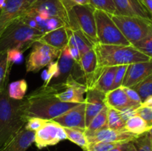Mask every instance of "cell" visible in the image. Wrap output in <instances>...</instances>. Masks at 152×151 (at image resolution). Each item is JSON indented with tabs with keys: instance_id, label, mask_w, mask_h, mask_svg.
Instances as JSON below:
<instances>
[{
	"instance_id": "cell-39",
	"label": "cell",
	"mask_w": 152,
	"mask_h": 151,
	"mask_svg": "<svg viewBox=\"0 0 152 151\" xmlns=\"http://www.w3.org/2000/svg\"><path fill=\"white\" fill-rule=\"evenodd\" d=\"M46 121H47L46 119L37 118V117L28 118L25 124V128L31 131L36 132L46 122Z\"/></svg>"
},
{
	"instance_id": "cell-21",
	"label": "cell",
	"mask_w": 152,
	"mask_h": 151,
	"mask_svg": "<svg viewBox=\"0 0 152 151\" xmlns=\"http://www.w3.org/2000/svg\"><path fill=\"white\" fill-rule=\"evenodd\" d=\"M37 41L62 50V49L67 47L68 44V34L67 32V28L62 27L58 29L45 33Z\"/></svg>"
},
{
	"instance_id": "cell-12",
	"label": "cell",
	"mask_w": 152,
	"mask_h": 151,
	"mask_svg": "<svg viewBox=\"0 0 152 151\" xmlns=\"http://www.w3.org/2000/svg\"><path fill=\"white\" fill-rule=\"evenodd\" d=\"M63 89L56 94V97L62 102L80 104L85 102L84 94L88 90L86 84H82L77 81L72 74H69L65 82L62 83Z\"/></svg>"
},
{
	"instance_id": "cell-3",
	"label": "cell",
	"mask_w": 152,
	"mask_h": 151,
	"mask_svg": "<svg viewBox=\"0 0 152 151\" xmlns=\"http://www.w3.org/2000/svg\"><path fill=\"white\" fill-rule=\"evenodd\" d=\"M97 57L98 68L129 65L151 60L132 44L129 46L97 44L94 45Z\"/></svg>"
},
{
	"instance_id": "cell-25",
	"label": "cell",
	"mask_w": 152,
	"mask_h": 151,
	"mask_svg": "<svg viewBox=\"0 0 152 151\" xmlns=\"http://www.w3.org/2000/svg\"><path fill=\"white\" fill-rule=\"evenodd\" d=\"M105 126H108V107L106 106L91 120L86 127L85 130L86 136H90Z\"/></svg>"
},
{
	"instance_id": "cell-18",
	"label": "cell",
	"mask_w": 152,
	"mask_h": 151,
	"mask_svg": "<svg viewBox=\"0 0 152 151\" xmlns=\"http://www.w3.org/2000/svg\"><path fill=\"white\" fill-rule=\"evenodd\" d=\"M117 69V66L98 68L91 81L86 86L88 88H96L105 93H108L111 90Z\"/></svg>"
},
{
	"instance_id": "cell-48",
	"label": "cell",
	"mask_w": 152,
	"mask_h": 151,
	"mask_svg": "<svg viewBox=\"0 0 152 151\" xmlns=\"http://www.w3.org/2000/svg\"><path fill=\"white\" fill-rule=\"evenodd\" d=\"M5 1L6 0H0V10H1V9L2 8V7L4 6Z\"/></svg>"
},
{
	"instance_id": "cell-32",
	"label": "cell",
	"mask_w": 152,
	"mask_h": 151,
	"mask_svg": "<svg viewBox=\"0 0 152 151\" xmlns=\"http://www.w3.org/2000/svg\"><path fill=\"white\" fill-rule=\"evenodd\" d=\"M90 5L96 10H102L111 15H117L113 0H89Z\"/></svg>"
},
{
	"instance_id": "cell-49",
	"label": "cell",
	"mask_w": 152,
	"mask_h": 151,
	"mask_svg": "<svg viewBox=\"0 0 152 151\" xmlns=\"http://www.w3.org/2000/svg\"><path fill=\"white\" fill-rule=\"evenodd\" d=\"M148 133H149L150 135H151V138H152V127L151 129H150L149 130H148Z\"/></svg>"
},
{
	"instance_id": "cell-14",
	"label": "cell",
	"mask_w": 152,
	"mask_h": 151,
	"mask_svg": "<svg viewBox=\"0 0 152 151\" xmlns=\"http://www.w3.org/2000/svg\"><path fill=\"white\" fill-rule=\"evenodd\" d=\"M51 120L63 127L86 130V103L77 104L74 107Z\"/></svg>"
},
{
	"instance_id": "cell-15",
	"label": "cell",
	"mask_w": 152,
	"mask_h": 151,
	"mask_svg": "<svg viewBox=\"0 0 152 151\" xmlns=\"http://www.w3.org/2000/svg\"><path fill=\"white\" fill-rule=\"evenodd\" d=\"M152 74V60L128 66L122 87L132 88Z\"/></svg>"
},
{
	"instance_id": "cell-7",
	"label": "cell",
	"mask_w": 152,
	"mask_h": 151,
	"mask_svg": "<svg viewBox=\"0 0 152 151\" xmlns=\"http://www.w3.org/2000/svg\"><path fill=\"white\" fill-rule=\"evenodd\" d=\"M94 17L96 22V36L99 44L131 45L129 41L125 38L112 20L111 14L95 9Z\"/></svg>"
},
{
	"instance_id": "cell-16",
	"label": "cell",
	"mask_w": 152,
	"mask_h": 151,
	"mask_svg": "<svg viewBox=\"0 0 152 151\" xmlns=\"http://www.w3.org/2000/svg\"><path fill=\"white\" fill-rule=\"evenodd\" d=\"M86 127L91 120L105 107V93L96 88H88L86 91Z\"/></svg>"
},
{
	"instance_id": "cell-35",
	"label": "cell",
	"mask_w": 152,
	"mask_h": 151,
	"mask_svg": "<svg viewBox=\"0 0 152 151\" xmlns=\"http://www.w3.org/2000/svg\"><path fill=\"white\" fill-rule=\"evenodd\" d=\"M126 143L121 142H96L88 143L86 151H109Z\"/></svg>"
},
{
	"instance_id": "cell-38",
	"label": "cell",
	"mask_w": 152,
	"mask_h": 151,
	"mask_svg": "<svg viewBox=\"0 0 152 151\" xmlns=\"http://www.w3.org/2000/svg\"><path fill=\"white\" fill-rule=\"evenodd\" d=\"M128 66L129 65H120V66H117V71H116L115 76H114V82H113L111 90L117 89L118 87H121L122 84H123V80H124L125 76H126Z\"/></svg>"
},
{
	"instance_id": "cell-42",
	"label": "cell",
	"mask_w": 152,
	"mask_h": 151,
	"mask_svg": "<svg viewBox=\"0 0 152 151\" xmlns=\"http://www.w3.org/2000/svg\"><path fill=\"white\" fill-rule=\"evenodd\" d=\"M68 49H69L70 55H71V58H72L73 60L74 61V62H75V63L79 66L80 63V58H81V55H80L78 48H77V47L73 44V43L70 42V41H68Z\"/></svg>"
},
{
	"instance_id": "cell-8",
	"label": "cell",
	"mask_w": 152,
	"mask_h": 151,
	"mask_svg": "<svg viewBox=\"0 0 152 151\" xmlns=\"http://www.w3.org/2000/svg\"><path fill=\"white\" fill-rule=\"evenodd\" d=\"M62 50L36 41L32 45V50L26 61V70L28 73H37L48 66L56 59H59Z\"/></svg>"
},
{
	"instance_id": "cell-33",
	"label": "cell",
	"mask_w": 152,
	"mask_h": 151,
	"mask_svg": "<svg viewBox=\"0 0 152 151\" xmlns=\"http://www.w3.org/2000/svg\"><path fill=\"white\" fill-rule=\"evenodd\" d=\"M137 151H152V138L148 132L132 142Z\"/></svg>"
},
{
	"instance_id": "cell-47",
	"label": "cell",
	"mask_w": 152,
	"mask_h": 151,
	"mask_svg": "<svg viewBox=\"0 0 152 151\" xmlns=\"http://www.w3.org/2000/svg\"><path fill=\"white\" fill-rule=\"evenodd\" d=\"M126 151H137L136 149H135L133 143H132V142H129V146H128V148L127 150H126Z\"/></svg>"
},
{
	"instance_id": "cell-43",
	"label": "cell",
	"mask_w": 152,
	"mask_h": 151,
	"mask_svg": "<svg viewBox=\"0 0 152 151\" xmlns=\"http://www.w3.org/2000/svg\"><path fill=\"white\" fill-rule=\"evenodd\" d=\"M124 89L125 92H126V95L128 96V97L132 101V102H135V103H137L141 105L142 102V99H141L140 96L138 94L136 90H134L133 88H130V87H123Z\"/></svg>"
},
{
	"instance_id": "cell-34",
	"label": "cell",
	"mask_w": 152,
	"mask_h": 151,
	"mask_svg": "<svg viewBox=\"0 0 152 151\" xmlns=\"http://www.w3.org/2000/svg\"><path fill=\"white\" fill-rule=\"evenodd\" d=\"M152 60V33L132 44Z\"/></svg>"
},
{
	"instance_id": "cell-17",
	"label": "cell",
	"mask_w": 152,
	"mask_h": 151,
	"mask_svg": "<svg viewBox=\"0 0 152 151\" xmlns=\"http://www.w3.org/2000/svg\"><path fill=\"white\" fill-rule=\"evenodd\" d=\"M117 15L152 19L141 0H113Z\"/></svg>"
},
{
	"instance_id": "cell-2",
	"label": "cell",
	"mask_w": 152,
	"mask_h": 151,
	"mask_svg": "<svg viewBox=\"0 0 152 151\" xmlns=\"http://www.w3.org/2000/svg\"><path fill=\"white\" fill-rule=\"evenodd\" d=\"M7 84L0 91V150L25 127L27 120L21 111V101L9 97Z\"/></svg>"
},
{
	"instance_id": "cell-4",
	"label": "cell",
	"mask_w": 152,
	"mask_h": 151,
	"mask_svg": "<svg viewBox=\"0 0 152 151\" xmlns=\"http://www.w3.org/2000/svg\"><path fill=\"white\" fill-rule=\"evenodd\" d=\"M43 33L28 26L19 19L9 25L0 36V52L16 49L22 53L39 39Z\"/></svg>"
},
{
	"instance_id": "cell-29",
	"label": "cell",
	"mask_w": 152,
	"mask_h": 151,
	"mask_svg": "<svg viewBox=\"0 0 152 151\" xmlns=\"http://www.w3.org/2000/svg\"><path fill=\"white\" fill-rule=\"evenodd\" d=\"M12 65L8 62L7 52H0V91L4 86L8 84Z\"/></svg>"
},
{
	"instance_id": "cell-30",
	"label": "cell",
	"mask_w": 152,
	"mask_h": 151,
	"mask_svg": "<svg viewBox=\"0 0 152 151\" xmlns=\"http://www.w3.org/2000/svg\"><path fill=\"white\" fill-rule=\"evenodd\" d=\"M58 63L59 69V76L68 73L71 70L74 64H76L70 55L68 45L61 51V55L58 59Z\"/></svg>"
},
{
	"instance_id": "cell-28",
	"label": "cell",
	"mask_w": 152,
	"mask_h": 151,
	"mask_svg": "<svg viewBox=\"0 0 152 151\" xmlns=\"http://www.w3.org/2000/svg\"><path fill=\"white\" fill-rule=\"evenodd\" d=\"M126 119L120 110L108 107V127L113 130H126Z\"/></svg>"
},
{
	"instance_id": "cell-22",
	"label": "cell",
	"mask_w": 152,
	"mask_h": 151,
	"mask_svg": "<svg viewBox=\"0 0 152 151\" xmlns=\"http://www.w3.org/2000/svg\"><path fill=\"white\" fill-rule=\"evenodd\" d=\"M79 67L84 73L86 80V85H87L91 81L98 69L97 57L94 47L81 56Z\"/></svg>"
},
{
	"instance_id": "cell-1",
	"label": "cell",
	"mask_w": 152,
	"mask_h": 151,
	"mask_svg": "<svg viewBox=\"0 0 152 151\" xmlns=\"http://www.w3.org/2000/svg\"><path fill=\"white\" fill-rule=\"evenodd\" d=\"M63 89L62 84L42 85L21 101V111L26 118L31 117L51 120L77 105L62 102L56 97Z\"/></svg>"
},
{
	"instance_id": "cell-5",
	"label": "cell",
	"mask_w": 152,
	"mask_h": 151,
	"mask_svg": "<svg viewBox=\"0 0 152 151\" xmlns=\"http://www.w3.org/2000/svg\"><path fill=\"white\" fill-rule=\"evenodd\" d=\"M94 10L95 9L90 4L78 5L68 11V14L70 29L79 30L91 42L96 44L98 41Z\"/></svg>"
},
{
	"instance_id": "cell-24",
	"label": "cell",
	"mask_w": 152,
	"mask_h": 151,
	"mask_svg": "<svg viewBox=\"0 0 152 151\" xmlns=\"http://www.w3.org/2000/svg\"><path fill=\"white\" fill-rule=\"evenodd\" d=\"M126 130L135 136H140L148 132L150 128L141 117L134 115L126 120Z\"/></svg>"
},
{
	"instance_id": "cell-10",
	"label": "cell",
	"mask_w": 152,
	"mask_h": 151,
	"mask_svg": "<svg viewBox=\"0 0 152 151\" xmlns=\"http://www.w3.org/2000/svg\"><path fill=\"white\" fill-rule=\"evenodd\" d=\"M65 139H67V135L64 127L53 120H47L35 132L34 136V142L39 149L53 146Z\"/></svg>"
},
{
	"instance_id": "cell-27",
	"label": "cell",
	"mask_w": 152,
	"mask_h": 151,
	"mask_svg": "<svg viewBox=\"0 0 152 151\" xmlns=\"http://www.w3.org/2000/svg\"><path fill=\"white\" fill-rule=\"evenodd\" d=\"M27 90H28V83L25 79L13 81L7 86L9 97L14 100H22L25 97Z\"/></svg>"
},
{
	"instance_id": "cell-20",
	"label": "cell",
	"mask_w": 152,
	"mask_h": 151,
	"mask_svg": "<svg viewBox=\"0 0 152 151\" xmlns=\"http://www.w3.org/2000/svg\"><path fill=\"white\" fill-rule=\"evenodd\" d=\"M34 136L35 132L24 127L0 151H26L34 142Z\"/></svg>"
},
{
	"instance_id": "cell-11",
	"label": "cell",
	"mask_w": 152,
	"mask_h": 151,
	"mask_svg": "<svg viewBox=\"0 0 152 151\" xmlns=\"http://www.w3.org/2000/svg\"><path fill=\"white\" fill-rule=\"evenodd\" d=\"M36 0H6L0 10V36L4 30L27 11Z\"/></svg>"
},
{
	"instance_id": "cell-40",
	"label": "cell",
	"mask_w": 152,
	"mask_h": 151,
	"mask_svg": "<svg viewBox=\"0 0 152 151\" xmlns=\"http://www.w3.org/2000/svg\"><path fill=\"white\" fill-rule=\"evenodd\" d=\"M59 1L66 9L67 11H69L75 6L90 4L89 0H59Z\"/></svg>"
},
{
	"instance_id": "cell-9",
	"label": "cell",
	"mask_w": 152,
	"mask_h": 151,
	"mask_svg": "<svg viewBox=\"0 0 152 151\" xmlns=\"http://www.w3.org/2000/svg\"><path fill=\"white\" fill-rule=\"evenodd\" d=\"M25 13L34 15L44 20L57 18L64 21L69 28L68 11L59 0H36Z\"/></svg>"
},
{
	"instance_id": "cell-13",
	"label": "cell",
	"mask_w": 152,
	"mask_h": 151,
	"mask_svg": "<svg viewBox=\"0 0 152 151\" xmlns=\"http://www.w3.org/2000/svg\"><path fill=\"white\" fill-rule=\"evenodd\" d=\"M88 143L96 142H121L129 143L133 142L139 136L129 133L126 130H117L109 128L108 126L102 127L93 134L86 136Z\"/></svg>"
},
{
	"instance_id": "cell-6",
	"label": "cell",
	"mask_w": 152,
	"mask_h": 151,
	"mask_svg": "<svg viewBox=\"0 0 152 151\" xmlns=\"http://www.w3.org/2000/svg\"><path fill=\"white\" fill-rule=\"evenodd\" d=\"M111 17L131 44L152 33V19L120 15H111Z\"/></svg>"
},
{
	"instance_id": "cell-19",
	"label": "cell",
	"mask_w": 152,
	"mask_h": 151,
	"mask_svg": "<svg viewBox=\"0 0 152 151\" xmlns=\"http://www.w3.org/2000/svg\"><path fill=\"white\" fill-rule=\"evenodd\" d=\"M105 104L107 107L114 108L120 111L127 109H136L140 105L132 102L128 97L122 86L105 93Z\"/></svg>"
},
{
	"instance_id": "cell-46",
	"label": "cell",
	"mask_w": 152,
	"mask_h": 151,
	"mask_svg": "<svg viewBox=\"0 0 152 151\" xmlns=\"http://www.w3.org/2000/svg\"><path fill=\"white\" fill-rule=\"evenodd\" d=\"M142 105H145V106L152 107V96H149V97L147 98L145 101H143L142 103Z\"/></svg>"
},
{
	"instance_id": "cell-23",
	"label": "cell",
	"mask_w": 152,
	"mask_h": 151,
	"mask_svg": "<svg viewBox=\"0 0 152 151\" xmlns=\"http://www.w3.org/2000/svg\"><path fill=\"white\" fill-rule=\"evenodd\" d=\"M67 32L68 34V41L73 43L78 48L81 56L94 47V44L79 30H73L67 28Z\"/></svg>"
},
{
	"instance_id": "cell-36",
	"label": "cell",
	"mask_w": 152,
	"mask_h": 151,
	"mask_svg": "<svg viewBox=\"0 0 152 151\" xmlns=\"http://www.w3.org/2000/svg\"><path fill=\"white\" fill-rule=\"evenodd\" d=\"M134 115L141 117L148 124L150 129L152 127V107L145 106L141 104L134 110Z\"/></svg>"
},
{
	"instance_id": "cell-31",
	"label": "cell",
	"mask_w": 152,
	"mask_h": 151,
	"mask_svg": "<svg viewBox=\"0 0 152 151\" xmlns=\"http://www.w3.org/2000/svg\"><path fill=\"white\" fill-rule=\"evenodd\" d=\"M132 88L137 92L142 102L152 96V74Z\"/></svg>"
},
{
	"instance_id": "cell-37",
	"label": "cell",
	"mask_w": 152,
	"mask_h": 151,
	"mask_svg": "<svg viewBox=\"0 0 152 151\" xmlns=\"http://www.w3.org/2000/svg\"><path fill=\"white\" fill-rule=\"evenodd\" d=\"M48 68L47 71H45L44 73L45 76H43L45 78V83L43 85H48L50 83V80L54 77H59V63H58V60L56 62H52L51 63L49 64Z\"/></svg>"
},
{
	"instance_id": "cell-41",
	"label": "cell",
	"mask_w": 152,
	"mask_h": 151,
	"mask_svg": "<svg viewBox=\"0 0 152 151\" xmlns=\"http://www.w3.org/2000/svg\"><path fill=\"white\" fill-rule=\"evenodd\" d=\"M7 58H8V62L11 65H13L22 60V53L20 50H16V49H12L7 51Z\"/></svg>"
},
{
	"instance_id": "cell-26",
	"label": "cell",
	"mask_w": 152,
	"mask_h": 151,
	"mask_svg": "<svg viewBox=\"0 0 152 151\" xmlns=\"http://www.w3.org/2000/svg\"><path fill=\"white\" fill-rule=\"evenodd\" d=\"M64 130L66 133L67 139L78 145L84 151H86L88 145V142L85 133V130L80 128H68V127H64Z\"/></svg>"
},
{
	"instance_id": "cell-44",
	"label": "cell",
	"mask_w": 152,
	"mask_h": 151,
	"mask_svg": "<svg viewBox=\"0 0 152 151\" xmlns=\"http://www.w3.org/2000/svg\"><path fill=\"white\" fill-rule=\"evenodd\" d=\"M152 18V0H141Z\"/></svg>"
},
{
	"instance_id": "cell-45",
	"label": "cell",
	"mask_w": 152,
	"mask_h": 151,
	"mask_svg": "<svg viewBox=\"0 0 152 151\" xmlns=\"http://www.w3.org/2000/svg\"><path fill=\"white\" fill-rule=\"evenodd\" d=\"M129 143H126V144H123L120 145V146L119 147H117L114 148V149L111 150L109 151H126V150H127L128 148V146H129Z\"/></svg>"
}]
</instances>
